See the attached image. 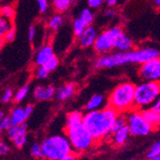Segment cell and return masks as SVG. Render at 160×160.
Returning <instances> with one entry per match:
<instances>
[{"instance_id": "cell-47", "label": "cell", "mask_w": 160, "mask_h": 160, "mask_svg": "<svg viewBox=\"0 0 160 160\" xmlns=\"http://www.w3.org/2000/svg\"><path fill=\"white\" fill-rule=\"evenodd\" d=\"M152 160H160V155H158V156H156V157H154Z\"/></svg>"}, {"instance_id": "cell-24", "label": "cell", "mask_w": 160, "mask_h": 160, "mask_svg": "<svg viewBox=\"0 0 160 160\" xmlns=\"http://www.w3.org/2000/svg\"><path fill=\"white\" fill-rule=\"evenodd\" d=\"M85 28H86V26L82 23V21L80 18L76 19V20L74 21V23H73L74 34H75V36L78 37V38L83 33V31L85 30Z\"/></svg>"}, {"instance_id": "cell-25", "label": "cell", "mask_w": 160, "mask_h": 160, "mask_svg": "<svg viewBox=\"0 0 160 160\" xmlns=\"http://www.w3.org/2000/svg\"><path fill=\"white\" fill-rule=\"evenodd\" d=\"M11 27V22L9 20V18H6L4 17L1 18L0 19V34H1V38L4 37V35L10 30Z\"/></svg>"}, {"instance_id": "cell-41", "label": "cell", "mask_w": 160, "mask_h": 160, "mask_svg": "<svg viewBox=\"0 0 160 160\" xmlns=\"http://www.w3.org/2000/svg\"><path fill=\"white\" fill-rule=\"evenodd\" d=\"M8 152H9L8 145H6L5 143L2 142L1 144H0V153H1V155H5Z\"/></svg>"}, {"instance_id": "cell-48", "label": "cell", "mask_w": 160, "mask_h": 160, "mask_svg": "<svg viewBox=\"0 0 160 160\" xmlns=\"http://www.w3.org/2000/svg\"><path fill=\"white\" fill-rule=\"evenodd\" d=\"M4 117V115H3V112L1 111V112H0V119H2Z\"/></svg>"}, {"instance_id": "cell-42", "label": "cell", "mask_w": 160, "mask_h": 160, "mask_svg": "<svg viewBox=\"0 0 160 160\" xmlns=\"http://www.w3.org/2000/svg\"><path fill=\"white\" fill-rule=\"evenodd\" d=\"M152 109H154L155 111L159 112L160 113V96L156 99V101L153 103L152 107Z\"/></svg>"}, {"instance_id": "cell-43", "label": "cell", "mask_w": 160, "mask_h": 160, "mask_svg": "<svg viewBox=\"0 0 160 160\" xmlns=\"http://www.w3.org/2000/svg\"><path fill=\"white\" fill-rule=\"evenodd\" d=\"M115 14H116V12H115L113 10H108V11H107V12H105V16H106L107 18H114V17H115Z\"/></svg>"}, {"instance_id": "cell-1", "label": "cell", "mask_w": 160, "mask_h": 160, "mask_svg": "<svg viewBox=\"0 0 160 160\" xmlns=\"http://www.w3.org/2000/svg\"><path fill=\"white\" fill-rule=\"evenodd\" d=\"M66 135L76 152L88 150L95 141L83 124V116L79 111L70 112L66 117Z\"/></svg>"}, {"instance_id": "cell-26", "label": "cell", "mask_w": 160, "mask_h": 160, "mask_svg": "<svg viewBox=\"0 0 160 160\" xmlns=\"http://www.w3.org/2000/svg\"><path fill=\"white\" fill-rule=\"evenodd\" d=\"M31 153L34 157H37V158H43L45 157L44 156V152H43V150H42V146L38 143H35L33 144V146L31 148Z\"/></svg>"}, {"instance_id": "cell-2", "label": "cell", "mask_w": 160, "mask_h": 160, "mask_svg": "<svg viewBox=\"0 0 160 160\" xmlns=\"http://www.w3.org/2000/svg\"><path fill=\"white\" fill-rule=\"evenodd\" d=\"M117 113L114 108L108 107L101 110H89L83 116V124L95 141L103 139L111 133L113 123L118 116Z\"/></svg>"}, {"instance_id": "cell-45", "label": "cell", "mask_w": 160, "mask_h": 160, "mask_svg": "<svg viewBox=\"0 0 160 160\" xmlns=\"http://www.w3.org/2000/svg\"><path fill=\"white\" fill-rule=\"evenodd\" d=\"M107 1V4L110 7H113L116 5V3H117V0H106Z\"/></svg>"}, {"instance_id": "cell-44", "label": "cell", "mask_w": 160, "mask_h": 160, "mask_svg": "<svg viewBox=\"0 0 160 160\" xmlns=\"http://www.w3.org/2000/svg\"><path fill=\"white\" fill-rule=\"evenodd\" d=\"M74 159H76V155L74 154V153H72V152H70L68 155H66L65 156V158H64V160H74Z\"/></svg>"}, {"instance_id": "cell-6", "label": "cell", "mask_w": 160, "mask_h": 160, "mask_svg": "<svg viewBox=\"0 0 160 160\" xmlns=\"http://www.w3.org/2000/svg\"><path fill=\"white\" fill-rule=\"evenodd\" d=\"M127 120L130 135L132 136H145L148 135L152 130V128L145 120L140 111L130 113Z\"/></svg>"}, {"instance_id": "cell-38", "label": "cell", "mask_w": 160, "mask_h": 160, "mask_svg": "<svg viewBox=\"0 0 160 160\" xmlns=\"http://www.w3.org/2000/svg\"><path fill=\"white\" fill-rule=\"evenodd\" d=\"M38 1V8H39V11L41 12H44L47 11V8H48V2L47 0H37Z\"/></svg>"}, {"instance_id": "cell-19", "label": "cell", "mask_w": 160, "mask_h": 160, "mask_svg": "<svg viewBox=\"0 0 160 160\" xmlns=\"http://www.w3.org/2000/svg\"><path fill=\"white\" fill-rule=\"evenodd\" d=\"M104 102V97L102 95L96 94L92 96V98L89 100V102L86 105V109L87 110H95L96 108H100Z\"/></svg>"}, {"instance_id": "cell-7", "label": "cell", "mask_w": 160, "mask_h": 160, "mask_svg": "<svg viewBox=\"0 0 160 160\" xmlns=\"http://www.w3.org/2000/svg\"><path fill=\"white\" fill-rule=\"evenodd\" d=\"M121 33L123 32L118 27L111 28L109 30L102 33L100 36L97 37L96 41L93 45L95 51L99 53H106L114 48L115 41Z\"/></svg>"}, {"instance_id": "cell-33", "label": "cell", "mask_w": 160, "mask_h": 160, "mask_svg": "<svg viewBox=\"0 0 160 160\" xmlns=\"http://www.w3.org/2000/svg\"><path fill=\"white\" fill-rule=\"evenodd\" d=\"M14 38H16V30L14 28H11L10 30L4 35V37H2V41H6V42H12Z\"/></svg>"}, {"instance_id": "cell-32", "label": "cell", "mask_w": 160, "mask_h": 160, "mask_svg": "<svg viewBox=\"0 0 160 160\" xmlns=\"http://www.w3.org/2000/svg\"><path fill=\"white\" fill-rule=\"evenodd\" d=\"M12 125L13 124H12L11 116L10 117H3L1 119V122H0V129L1 130H8Z\"/></svg>"}, {"instance_id": "cell-31", "label": "cell", "mask_w": 160, "mask_h": 160, "mask_svg": "<svg viewBox=\"0 0 160 160\" xmlns=\"http://www.w3.org/2000/svg\"><path fill=\"white\" fill-rule=\"evenodd\" d=\"M1 13H2V17L11 19V18H12L14 17V10H13L12 7L5 6V7H2Z\"/></svg>"}, {"instance_id": "cell-39", "label": "cell", "mask_w": 160, "mask_h": 160, "mask_svg": "<svg viewBox=\"0 0 160 160\" xmlns=\"http://www.w3.org/2000/svg\"><path fill=\"white\" fill-rule=\"evenodd\" d=\"M88 1V5L91 8H98L102 5L104 0H87Z\"/></svg>"}, {"instance_id": "cell-28", "label": "cell", "mask_w": 160, "mask_h": 160, "mask_svg": "<svg viewBox=\"0 0 160 160\" xmlns=\"http://www.w3.org/2000/svg\"><path fill=\"white\" fill-rule=\"evenodd\" d=\"M28 91H29V85L28 84L22 86L20 89H18V91L16 93V95H14V100H16L17 102H21L27 96Z\"/></svg>"}, {"instance_id": "cell-36", "label": "cell", "mask_w": 160, "mask_h": 160, "mask_svg": "<svg viewBox=\"0 0 160 160\" xmlns=\"http://www.w3.org/2000/svg\"><path fill=\"white\" fill-rule=\"evenodd\" d=\"M12 95H13V92L11 88H6L3 95H2V98H1V101L2 103L5 104V103H8V102L12 98Z\"/></svg>"}, {"instance_id": "cell-35", "label": "cell", "mask_w": 160, "mask_h": 160, "mask_svg": "<svg viewBox=\"0 0 160 160\" xmlns=\"http://www.w3.org/2000/svg\"><path fill=\"white\" fill-rule=\"evenodd\" d=\"M44 92H45V88L43 86H38L36 87V89L34 91V96L37 100H43V97H44Z\"/></svg>"}, {"instance_id": "cell-22", "label": "cell", "mask_w": 160, "mask_h": 160, "mask_svg": "<svg viewBox=\"0 0 160 160\" xmlns=\"http://www.w3.org/2000/svg\"><path fill=\"white\" fill-rule=\"evenodd\" d=\"M127 125H128L127 118H125L124 116H117V118L115 119V121L113 123V126H112V128H111V133L110 134L116 132L117 130L121 129L122 128H124Z\"/></svg>"}, {"instance_id": "cell-13", "label": "cell", "mask_w": 160, "mask_h": 160, "mask_svg": "<svg viewBox=\"0 0 160 160\" xmlns=\"http://www.w3.org/2000/svg\"><path fill=\"white\" fill-rule=\"evenodd\" d=\"M54 56L53 49L50 45H45L43 46L37 54L36 57V63L39 66L44 65L51 58Z\"/></svg>"}, {"instance_id": "cell-10", "label": "cell", "mask_w": 160, "mask_h": 160, "mask_svg": "<svg viewBox=\"0 0 160 160\" xmlns=\"http://www.w3.org/2000/svg\"><path fill=\"white\" fill-rule=\"evenodd\" d=\"M128 53H129L130 62L141 63V64L146 62H149L151 60L156 59V58H159L160 56L159 51L152 47L144 48V49L128 52Z\"/></svg>"}, {"instance_id": "cell-5", "label": "cell", "mask_w": 160, "mask_h": 160, "mask_svg": "<svg viewBox=\"0 0 160 160\" xmlns=\"http://www.w3.org/2000/svg\"><path fill=\"white\" fill-rule=\"evenodd\" d=\"M160 96V81H146L136 86L134 108H144L156 101Z\"/></svg>"}, {"instance_id": "cell-18", "label": "cell", "mask_w": 160, "mask_h": 160, "mask_svg": "<svg viewBox=\"0 0 160 160\" xmlns=\"http://www.w3.org/2000/svg\"><path fill=\"white\" fill-rule=\"evenodd\" d=\"M12 141L18 148H22L26 144V142H27V128H26L25 124L20 125L19 132Z\"/></svg>"}, {"instance_id": "cell-3", "label": "cell", "mask_w": 160, "mask_h": 160, "mask_svg": "<svg viewBox=\"0 0 160 160\" xmlns=\"http://www.w3.org/2000/svg\"><path fill=\"white\" fill-rule=\"evenodd\" d=\"M136 86L130 82L117 85L108 97V106L117 112L128 111L134 108V94Z\"/></svg>"}, {"instance_id": "cell-4", "label": "cell", "mask_w": 160, "mask_h": 160, "mask_svg": "<svg viewBox=\"0 0 160 160\" xmlns=\"http://www.w3.org/2000/svg\"><path fill=\"white\" fill-rule=\"evenodd\" d=\"M44 156L52 160H64L72 152V145L68 138L62 135H53L46 138L41 144Z\"/></svg>"}, {"instance_id": "cell-20", "label": "cell", "mask_w": 160, "mask_h": 160, "mask_svg": "<svg viewBox=\"0 0 160 160\" xmlns=\"http://www.w3.org/2000/svg\"><path fill=\"white\" fill-rule=\"evenodd\" d=\"M62 22H63V19H62V17L61 14H57V16H54L48 22V26L51 30L53 31H57L59 30L61 28V26L62 25Z\"/></svg>"}, {"instance_id": "cell-15", "label": "cell", "mask_w": 160, "mask_h": 160, "mask_svg": "<svg viewBox=\"0 0 160 160\" xmlns=\"http://www.w3.org/2000/svg\"><path fill=\"white\" fill-rule=\"evenodd\" d=\"M75 92V85L73 83H67L63 86L60 87L56 91V97L60 101H64L68 98H70Z\"/></svg>"}, {"instance_id": "cell-12", "label": "cell", "mask_w": 160, "mask_h": 160, "mask_svg": "<svg viewBox=\"0 0 160 160\" xmlns=\"http://www.w3.org/2000/svg\"><path fill=\"white\" fill-rule=\"evenodd\" d=\"M142 116L145 118L152 129H156L160 127V113L152 108L144 109L140 111Z\"/></svg>"}, {"instance_id": "cell-40", "label": "cell", "mask_w": 160, "mask_h": 160, "mask_svg": "<svg viewBox=\"0 0 160 160\" xmlns=\"http://www.w3.org/2000/svg\"><path fill=\"white\" fill-rule=\"evenodd\" d=\"M35 35H36V28L35 26H31L29 28V33H28V38L30 41H33L34 38H35Z\"/></svg>"}, {"instance_id": "cell-21", "label": "cell", "mask_w": 160, "mask_h": 160, "mask_svg": "<svg viewBox=\"0 0 160 160\" xmlns=\"http://www.w3.org/2000/svg\"><path fill=\"white\" fill-rule=\"evenodd\" d=\"M82 23L87 27V26H89L91 25L92 21H93V13L92 12L89 10V9H84L82 10V12H81V16L79 18Z\"/></svg>"}, {"instance_id": "cell-9", "label": "cell", "mask_w": 160, "mask_h": 160, "mask_svg": "<svg viewBox=\"0 0 160 160\" xmlns=\"http://www.w3.org/2000/svg\"><path fill=\"white\" fill-rule=\"evenodd\" d=\"M139 75L144 81H160V59L151 60L142 63Z\"/></svg>"}, {"instance_id": "cell-8", "label": "cell", "mask_w": 160, "mask_h": 160, "mask_svg": "<svg viewBox=\"0 0 160 160\" xmlns=\"http://www.w3.org/2000/svg\"><path fill=\"white\" fill-rule=\"evenodd\" d=\"M130 62L128 51L119 52L109 56L101 57L96 61L95 66L97 68H112L115 66H121Z\"/></svg>"}, {"instance_id": "cell-34", "label": "cell", "mask_w": 160, "mask_h": 160, "mask_svg": "<svg viewBox=\"0 0 160 160\" xmlns=\"http://www.w3.org/2000/svg\"><path fill=\"white\" fill-rule=\"evenodd\" d=\"M54 95H56L55 87L53 85H49L48 87H46V88H45V92H44V97H43V100L48 101V100L52 99Z\"/></svg>"}, {"instance_id": "cell-37", "label": "cell", "mask_w": 160, "mask_h": 160, "mask_svg": "<svg viewBox=\"0 0 160 160\" xmlns=\"http://www.w3.org/2000/svg\"><path fill=\"white\" fill-rule=\"evenodd\" d=\"M48 73H49V71L45 68V66L41 65L37 71V77L38 79H45L48 76Z\"/></svg>"}, {"instance_id": "cell-29", "label": "cell", "mask_w": 160, "mask_h": 160, "mask_svg": "<svg viewBox=\"0 0 160 160\" xmlns=\"http://www.w3.org/2000/svg\"><path fill=\"white\" fill-rule=\"evenodd\" d=\"M58 65H59V60H58V58L57 57H55V56H53L51 59L43 65V66H45V68L50 72V71H53V70H55L57 67H58Z\"/></svg>"}, {"instance_id": "cell-17", "label": "cell", "mask_w": 160, "mask_h": 160, "mask_svg": "<svg viewBox=\"0 0 160 160\" xmlns=\"http://www.w3.org/2000/svg\"><path fill=\"white\" fill-rule=\"evenodd\" d=\"M29 117L25 108H17L11 113V118L13 125H21L24 124L25 120Z\"/></svg>"}, {"instance_id": "cell-14", "label": "cell", "mask_w": 160, "mask_h": 160, "mask_svg": "<svg viewBox=\"0 0 160 160\" xmlns=\"http://www.w3.org/2000/svg\"><path fill=\"white\" fill-rule=\"evenodd\" d=\"M132 47V40L124 33H121L115 41L114 48L121 52H127Z\"/></svg>"}, {"instance_id": "cell-30", "label": "cell", "mask_w": 160, "mask_h": 160, "mask_svg": "<svg viewBox=\"0 0 160 160\" xmlns=\"http://www.w3.org/2000/svg\"><path fill=\"white\" fill-rule=\"evenodd\" d=\"M20 128V125H12L8 130H7V135L11 140H13L14 137H16L19 132Z\"/></svg>"}, {"instance_id": "cell-16", "label": "cell", "mask_w": 160, "mask_h": 160, "mask_svg": "<svg viewBox=\"0 0 160 160\" xmlns=\"http://www.w3.org/2000/svg\"><path fill=\"white\" fill-rule=\"evenodd\" d=\"M129 134H130L129 128L127 125L124 128H122L121 129L117 130L116 132L112 133V141L116 146H122V145L127 141Z\"/></svg>"}, {"instance_id": "cell-11", "label": "cell", "mask_w": 160, "mask_h": 160, "mask_svg": "<svg viewBox=\"0 0 160 160\" xmlns=\"http://www.w3.org/2000/svg\"><path fill=\"white\" fill-rule=\"evenodd\" d=\"M96 38H97V34H96L95 28L92 27L91 25H89L85 28L83 33L79 37L80 45L82 47H84V48L89 47L91 45H94Z\"/></svg>"}, {"instance_id": "cell-49", "label": "cell", "mask_w": 160, "mask_h": 160, "mask_svg": "<svg viewBox=\"0 0 160 160\" xmlns=\"http://www.w3.org/2000/svg\"><path fill=\"white\" fill-rule=\"evenodd\" d=\"M74 1V0H71V2H73Z\"/></svg>"}, {"instance_id": "cell-27", "label": "cell", "mask_w": 160, "mask_h": 160, "mask_svg": "<svg viewBox=\"0 0 160 160\" xmlns=\"http://www.w3.org/2000/svg\"><path fill=\"white\" fill-rule=\"evenodd\" d=\"M158 155H160V141H158L152 145L147 154V157L149 159H153L154 157H156Z\"/></svg>"}, {"instance_id": "cell-46", "label": "cell", "mask_w": 160, "mask_h": 160, "mask_svg": "<svg viewBox=\"0 0 160 160\" xmlns=\"http://www.w3.org/2000/svg\"><path fill=\"white\" fill-rule=\"evenodd\" d=\"M154 2H155L157 7H160V0H154Z\"/></svg>"}, {"instance_id": "cell-23", "label": "cell", "mask_w": 160, "mask_h": 160, "mask_svg": "<svg viewBox=\"0 0 160 160\" xmlns=\"http://www.w3.org/2000/svg\"><path fill=\"white\" fill-rule=\"evenodd\" d=\"M70 3H71V0H54L53 5L56 11L64 12L69 8Z\"/></svg>"}]
</instances>
